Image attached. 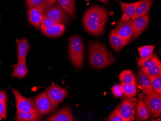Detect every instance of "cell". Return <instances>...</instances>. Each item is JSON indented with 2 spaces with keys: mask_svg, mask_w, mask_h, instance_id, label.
Segmentation results:
<instances>
[{
  "mask_svg": "<svg viewBox=\"0 0 161 121\" xmlns=\"http://www.w3.org/2000/svg\"><path fill=\"white\" fill-rule=\"evenodd\" d=\"M140 72L147 76H161V61L160 60L156 64L153 66L151 67H141V69H140Z\"/></svg>",
  "mask_w": 161,
  "mask_h": 121,
  "instance_id": "24",
  "label": "cell"
},
{
  "mask_svg": "<svg viewBox=\"0 0 161 121\" xmlns=\"http://www.w3.org/2000/svg\"><path fill=\"white\" fill-rule=\"evenodd\" d=\"M58 24H61L58 22H56L48 18L43 17L42 19L40 25H42L43 27H49L54 25H58Z\"/></svg>",
  "mask_w": 161,
  "mask_h": 121,
  "instance_id": "32",
  "label": "cell"
},
{
  "mask_svg": "<svg viewBox=\"0 0 161 121\" xmlns=\"http://www.w3.org/2000/svg\"><path fill=\"white\" fill-rule=\"evenodd\" d=\"M153 0H141L138 1L134 14L131 19L146 15L150 11Z\"/></svg>",
  "mask_w": 161,
  "mask_h": 121,
  "instance_id": "16",
  "label": "cell"
},
{
  "mask_svg": "<svg viewBox=\"0 0 161 121\" xmlns=\"http://www.w3.org/2000/svg\"><path fill=\"white\" fill-rule=\"evenodd\" d=\"M120 85L124 95L128 97H134L136 95V83L131 84H125L122 83Z\"/></svg>",
  "mask_w": 161,
  "mask_h": 121,
  "instance_id": "27",
  "label": "cell"
},
{
  "mask_svg": "<svg viewBox=\"0 0 161 121\" xmlns=\"http://www.w3.org/2000/svg\"><path fill=\"white\" fill-rule=\"evenodd\" d=\"M114 30L119 36L124 40L130 42L133 34L132 20L127 21L120 20Z\"/></svg>",
  "mask_w": 161,
  "mask_h": 121,
  "instance_id": "11",
  "label": "cell"
},
{
  "mask_svg": "<svg viewBox=\"0 0 161 121\" xmlns=\"http://www.w3.org/2000/svg\"><path fill=\"white\" fill-rule=\"evenodd\" d=\"M40 28L42 33L49 37L59 36L65 30V26L63 24H58L49 27H43L40 25Z\"/></svg>",
  "mask_w": 161,
  "mask_h": 121,
  "instance_id": "14",
  "label": "cell"
},
{
  "mask_svg": "<svg viewBox=\"0 0 161 121\" xmlns=\"http://www.w3.org/2000/svg\"><path fill=\"white\" fill-rule=\"evenodd\" d=\"M143 102L152 117H159L161 115V96L153 93L144 97Z\"/></svg>",
  "mask_w": 161,
  "mask_h": 121,
  "instance_id": "7",
  "label": "cell"
},
{
  "mask_svg": "<svg viewBox=\"0 0 161 121\" xmlns=\"http://www.w3.org/2000/svg\"><path fill=\"white\" fill-rule=\"evenodd\" d=\"M122 83L125 84H135L136 78L133 72L129 69L124 70L119 75Z\"/></svg>",
  "mask_w": 161,
  "mask_h": 121,
  "instance_id": "26",
  "label": "cell"
},
{
  "mask_svg": "<svg viewBox=\"0 0 161 121\" xmlns=\"http://www.w3.org/2000/svg\"><path fill=\"white\" fill-rule=\"evenodd\" d=\"M7 96L4 91H0V102H6Z\"/></svg>",
  "mask_w": 161,
  "mask_h": 121,
  "instance_id": "35",
  "label": "cell"
},
{
  "mask_svg": "<svg viewBox=\"0 0 161 121\" xmlns=\"http://www.w3.org/2000/svg\"><path fill=\"white\" fill-rule=\"evenodd\" d=\"M45 1L46 0H27L26 2L28 8L31 9Z\"/></svg>",
  "mask_w": 161,
  "mask_h": 121,
  "instance_id": "34",
  "label": "cell"
},
{
  "mask_svg": "<svg viewBox=\"0 0 161 121\" xmlns=\"http://www.w3.org/2000/svg\"><path fill=\"white\" fill-rule=\"evenodd\" d=\"M84 46L82 39L78 36H74L69 42V57L72 64L76 67H81L84 59Z\"/></svg>",
  "mask_w": 161,
  "mask_h": 121,
  "instance_id": "3",
  "label": "cell"
},
{
  "mask_svg": "<svg viewBox=\"0 0 161 121\" xmlns=\"http://www.w3.org/2000/svg\"><path fill=\"white\" fill-rule=\"evenodd\" d=\"M160 59L154 54H152L147 58H140L137 61V67L143 68H149L155 65Z\"/></svg>",
  "mask_w": 161,
  "mask_h": 121,
  "instance_id": "23",
  "label": "cell"
},
{
  "mask_svg": "<svg viewBox=\"0 0 161 121\" xmlns=\"http://www.w3.org/2000/svg\"><path fill=\"white\" fill-rule=\"evenodd\" d=\"M148 77L151 82L153 92L161 95V76H150Z\"/></svg>",
  "mask_w": 161,
  "mask_h": 121,
  "instance_id": "28",
  "label": "cell"
},
{
  "mask_svg": "<svg viewBox=\"0 0 161 121\" xmlns=\"http://www.w3.org/2000/svg\"><path fill=\"white\" fill-rule=\"evenodd\" d=\"M46 92L54 108L58 104L63 102L68 94L66 89H64L57 85H53L49 86L46 90Z\"/></svg>",
  "mask_w": 161,
  "mask_h": 121,
  "instance_id": "9",
  "label": "cell"
},
{
  "mask_svg": "<svg viewBox=\"0 0 161 121\" xmlns=\"http://www.w3.org/2000/svg\"><path fill=\"white\" fill-rule=\"evenodd\" d=\"M109 44L111 47L116 52L120 51L125 45L129 43V41L124 40V39L119 36L114 31L112 30L109 37Z\"/></svg>",
  "mask_w": 161,
  "mask_h": 121,
  "instance_id": "18",
  "label": "cell"
},
{
  "mask_svg": "<svg viewBox=\"0 0 161 121\" xmlns=\"http://www.w3.org/2000/svg\"><path fill=\"white\" fill-rule=\"evenodd\" d=\"M10 89L16 99L17 112H32L41 115L35 108L33 98H26L22 96L17 89L11 87H10Z\"/></svg>",
  "mask_w": 161,
  "mask_h": 121,
  "instance_id": "5",
  "label": "cell"
},
{
  "mask_svg": "<svg viewBox=\"0 0 161 121\" xmlns=\"http://www.w3.org/2000/svg\"><path fill=\"white\" fill-rule=\"evenodd\" d=\"M42 115L32 112H17L16 120L18 121H41Z\"/></svg>",
  "mask_w": 161,
  "mask_h": 121,
  "instance_id": "21",
  "label": "cell"
},
{
  "mask_svg": "<svg viewBox=\"0 0 161 121\" xmlns=\"http://www.w3.org/2000/svg\"><path fill=\"white\" fill-rule=\"evenodd\" d=\"M103 3H105V4H107L108 3V0H97Z\"/></svg>",
  "mask_w": 161,
  "mask_h": 121,
  "instance_id": "36",
  "label": "cell"
},
{
  "mask_svg": "<svg viewBox=\"0 0 161 121\" xmlns=\"http://www.w3.org/2000/svg\"><path fill=\"white\" fill-rule=\"evenodd\" d=\"M6 102H0V118L5 119L7 113Z\"/></svg>",
  "mask_w": 161,
  "mask_h": 121,
  "instance_id": "33",
  "label": "cell"
},
{
  "mask_svg": "<svg viewBox=\"0 0 161 121\" xmlns=\"http://www.w3.org/2000/svg\"><path fill=\"white\" fill-rule=\"evenodd\" d=\"M132 20L133 34L131 40L134 39L141 35L147 28L149 23V17L148 15L136 18Z\"/></svg>",
  "mask_w": 161,
  "mask_h": 121,
  "instance_id": "12",
  "label": "cell"
},
{
  "mask_svg": "<svg viewBox=\"0 0 161 121\" xmlns=\"http://www.w3.org/2000/svg\"><path fill=\"white\" fill-rule=\"evenodd\" d=\"M136 119L138 120H146L149 118V111L142 99H138L136 101Z\"/></svg>",
  "mask_w": 161,
  "mask_h": 121,
  "instance_id": "20",
  "label": "cell"
},
{
  "mask_svg": "<svg viewBox=\"0 0 161 121\" xmlns=\"http://www.w3.org/2000/svg\"><path fill=\"white\" fill-rule=\"evenodd\" d=\"M61 8L73 17L75 12V0H57Z\"/></svg>",
  "mask_w": 161,
  "mask_h": 121,
  "instance_id": "25",
  "label": "cell"
},
{
  "mask_svg": "<svg viewBox=\"0 0 161 121\" xmlns=\"http://www.w3.org/2000/svg\"><path fill=\"white\" fill-rule=\"evenodd\" d=\"M89 62L91 66L102 69L111 64L115 58L106 47L98 41H94L89 46Z\"/></svg>",
  "mask_w": 161,
  "mask_h": 121,
  "instance_id": "2",
  "label": "cell"
},
{
  "mask_svg": "<svg viewBox=\"0 0 161 121\" xmlns=\"http://www.w3.org/2000/svg\"><path fill=\"white\" fill-rule=\"evenodd\" d=\"M33 100L35 108L41 115L49 113L55 110L48 97L46 90L34 97Z\"/></svg>",
  "mask_w": 161,
  "mask_h": 121,
  "instance_id": "8",
  "label": "cell"
},
{
  "mask_svg": "<svg viewBox=\"0 0 161 121\" xmlns=\"http://www.w3.org/2000/svg\"><path fill=\"white\" fill-rule=\"evenodd\" d=\"M18 50V61H26L29 49V43L26 38L16 40Z\"/></svg>",
  "mask_w": 161,
  "mask_h": 121,
  "instance_id": "17",
  "label": "cell"
},
{
  "mask_svg": "<svg viewBox=\"0 0 161 121\" xmlns=\"http://www.w3.org/2000/svg\"><path fill=\"white\" fill-rule=\"evenodd\" d=\"M120 105L118 106L109 115L108 118V121H124L120 113Z\"/></svg>",
  "mask_w": 161,
  "mask_h": 121,
  "instance_id": "30",
  "label": "cell"
},
{
  "mask_svg": "<svg viewBox=\"0 0 161 121\" xmlns=\"http://www.w3.org/2000/svg\"><path fill=\"white\" fill-rule=\"evenodd\" d=\"M29 74L26 61H18L13 71L14 76L22 78L26 76Z\"/></svg>",
  "mask_w": 161,
  "mask_h": 121,
  "instance_id": "22",
  "label": "cell"
},
{
  "mask_svg": "<svg viewBox=\"0 0 161 121\" xmlns=\"http://www.w3.org/2000/svg\"><path fill=\"white\" fill-rule=\"evenodd\" d=\"M138 82L142 86V93L145 95H149L153 93L151 82L147 76L143 74L140 72L138 74Z\"/></svg>",
  "mask_w": 161,
  "mask_h": 121,
  "instance_id": "19",
  "label": "cell"
},
{
  "mask_svg": "<svg viewBox=\"0 0 161 121\" xmlns=\"http://www.w3.org/2000/svg\"><path fill=\"white\" fill-rule=\"evenodd\" d=\"M61 6L53 4L49 6L43 14V17L48 18L61 24L66 23L68 18L67 14Z\"/></svg>",
  "mask_w": 161,
  "mask_h": 121,
  "instance_id": "10",
  "label": "cell"
},
{
  "mask_svg": "<svg viewBox=\"0 0 161 121\" xmlns=\"http://www.w3.org/2000/svg\"><path fill=\"white\" fill-rule=\"evenodd\" d=\"M1 15H0V19H1Z\"/></svg>",
  "mask_w": 161,
  "mask_h": 121,
  "instance_id": "37",
  "label": "cell"
},
{
  "mask_svg": "<svg viewBox=\"0 0 161 121\" xmlns=\"http://www.w3.org/2000/svg\"><path fill=\"white\" fill-rule=\"evenodd\" d=\"M138 3V1L132 3H125L119 1V4L123 12V16L121 19L125 21L131 19L134 14L136 8Z\"/></svg>",
  "mask_w": 161,
  "mask_h": 121,
  "instance_id": "15",
  "label": "cell"
},
{
  "mask_svg": "<svg viewBox=\"0 0 161 121\" xmlns=\"http://www.w3.org/2000/svg\"><path fill=\"white\" fill-rule=\"evenodd\" d=\"M154 47H155L154 45H150V46H145L138 48V51L140 53L141 58H147L150 55H152Z\"/></svg>",
  "mask_w": 161,
  "mask_h": 121,
  "instance_id": "29",
  "label": "cell"
},
{
  "mask_svg": "<svg viewBox=\"0 0 161 121\" xmlns=\"http://www.w3.org/2000/svg\"><path fill=\"white\" fill-rule=\"evenodd\" d=\"M74 118L71 110L68 107H64L46 119L47 121H73Z\"/></svg>",
  "mask_w": 161,
  "mask_h": 121,
  "instance_id": "13",
  "label": "cell"
},
{
  "mask_svg": "<svg viewBox=\"0 0 161 121\" xmlns=\"http://www.w3.org/2000/svg\"><path fill=\"white\" fill-rule=\"evenodd\" d=\"M108 17V12L102 6H92L87 10L83 18L84 28L87 32L94 36L101 35Z\"/></svg>",
  "mask_w": 161,
  "mask_h": 121,
  "instance_id": "1",
  "label": "cell"
},
{
  "mask_svg": "<svg viewBox=\"0 0 161 121\" xmlns=\"http://www.w3.org/2000/svg\"><path fill=\"white\" fill-rule=\"evenodd\" d=\"M111 90H112V93H113L114 96L116 98L122 97L124 95L122 88H121V85L116 84L112 87Z\"/></svg>",
  "mask_w": 161,
  "mask_h": 121,
  "instance_id": "31",
  "label": "cell"
},
{
  "mask_svg": "<svg viewBox=\"0 0 161 121\" xmlns=\"http://www.w3.org/2000/svg\"><path fill=\"white\" fill-rule=\"evenodd\" d=\"M55 0H46L40 4L30 9L28 11V18L31 25L37 29L40 26L43 14L48 8L54 4Z\"/></svg>",
  "mask_w": 161,
  "mask_h": 121,
  "instance_id": "4",
  "label": "cell"
},
{
  "mask_svg": "<svg viewBox=\"0 0 161 121\" xmlns=\"http://www.w3.org/2000/svg\"><path fill=\"white\" fill-rule=\"evenodd\" d=\"M136 99L126 96L120 104V113L124 121H133L135 118Z\"/></svg>",
  "mask_w": 161,
  "mask_h": 121,
  "instance_id": "6",
  "label": "cell"
}]
</instances>
